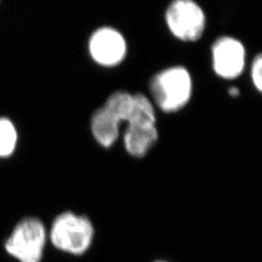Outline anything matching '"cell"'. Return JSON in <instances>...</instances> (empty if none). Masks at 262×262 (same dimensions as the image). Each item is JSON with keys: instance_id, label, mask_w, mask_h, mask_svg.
Returning <instances> with one entry per match:
<instances>
[{"instance_id": "1", "label": "cell", "mask_w": 262, "mask_h": 262, "mask_svg": "<svg viewBox=\"0 0 262 262\" xmlns=\"http://www.w3.org/2000/svg\"><path fill=\"white\" fill-rule=\"evenodd\" d=\"M193 82L184 66H172L152 77L150 83V100L165 114L177 113L189 103Z\"/></svg>"}, {"instance_id": "2", "label": "cell", "mask_w": 262, "mask_h": 262, "mask_svg": "<svg viewBox=\"0 0 262 262\" xmlns=\"http://www.w3.org/2000/svg\"><path fill=\"white\" fill-rule=\"evenodd\" d=\"M95 229L93 222L84 215L66 211L54 220L49 238L62 253L74 256L84 255L94 244Z\"/></svg>"}, {"instance_id": "3", "label": "cell", "mask_w": 262, "mask_h": 262, "mask_svg": "<svg viewBox=\"0 0 262 262\" xmlns=\"http://www.w3.org/2000/svg\"><path fill=\"white\" fill-rule=\"evenodd\" d=\"M47 238L43 223L36 217H27L14 228L5 249L19 262H41Z\"/></svg>"}, {"instance_id": "4", "label": "cell", "mask_w": 262, "mask_h": 262, "mask_svg": "<svg viewBox=\"0 0 262 262\" xmlns=\"http://www.w3.org/2000/svg\"><path fill=\"white\" fill-rule=\"evenodd\" d=\"M122 140L124 150L130 157L145 158L159 140L156 110L150 108L137 113L125 123Z\"/></svg>"}, {"instance_id": "5", "label": "cell", "mask_w": 262, "mask_h": 262, "mask_svg": "<svg viewBox=\"0 0 262 262\" xmlns=\"http://www.w3.org/2000/svg\"><path fill=\"white\" fill-rule=\"evenodd\" d=\"M169 30L184 42H194L202 36L205 28V16L192 0L173 1L165 14Z\"/></svg>"}, {"instance_id": "6", "label": "cell", "mask_w": 262, "mask_h": 262, "mask_svg": "<svg viewBox=\"0 0 262 262\" xmlns=\"http://www.w3.org/2000/svg\"><path fill=\"white\" fill-rule=\"evenodd\" d=\"M246 66L243 44L232 37H222L212 47V67L216 76L233 80L242 75Z\"/></svg>"}, {"instance_id": "7", "label": "cell", "mask_w": 262, "mask_h": 262, "mask_svg": "<svg viewBox=\"0 0 262 262\" xmlns=\"http://www.w3.org/2000/svg\"><path fill=\"white\" fill-rule=\"evenodd\" d=\"M89 52L95 63L114 67L122 62L126 56V42L116 29L103 28L96 30L89 42Z\"/></svg>"}, {"instance_id": "8", "label": "cell", "mask_w": 262, "mask_h": 262, "mask_svg": "<svg viewBox=\"0 0 262 262\" xmlns=\"http://www.w3.org/2000/svg\"><path fill=\"white\" fill-rule=\"evenodd\" d=\"M122 123L104 105L97 108L91 118V131L94 140L104 149H110L121 136Z\"/></svg>"}, {"instance_id": "9", "label": "cell", "mask_w": 262, "mask_h": 262, "mask_svg": "<svg viewBox=\"0 0 262 262\" xmlns=\"http://www.w3.org/2000/svg\"><path fill=\"white\" fill-rule=\"evenodd\" d=\"M18 140L17 130L6 118H0V158H7L15 150Z\"/></svg>"}, {"instance_id": "10", "label": "cell", "mask_w": 262, "mask_h": 262, "mask_svg": "<svg viewBox=\"0 0 262 262\" xmlns=\"http://www.w3.org/2000/svg\"><path fill=\"white\" fill-rule=\"evenodd\" d=\"M251 79L253 86L258 93L262 91V56L257 55L254 57L251 67Z\"/></svg>"}, {"instance_id": "11", "label": "cell", "mask_w": 262, "mask_h": 262, "mask_svg": "<svg viewBox=\"0 0 262 262\" xmlns=\"http://www.w3.org/2000/svg\"><path fill=\"white\" fill-rule=\"evenodd\" d=\"M228 94L231 96V97H237L240 95V90L238 88H235V86H231L229 88L228 90Z\"/></svg>"}, {"instance_id": "12", "label": "cell", "mask_w": 262, "mask_h": 262, "mask_svg": "<svg viewBox=\"0 0 262 262\" xmlns=\"http://www.w3.org/2000/svg\"><path fill=\"white\" fill-rule=\"evenodd\" d=\"M152 262H170L167 261V260H163V259H159V260H155V261Z\"/></svg>"}]
</instances>
